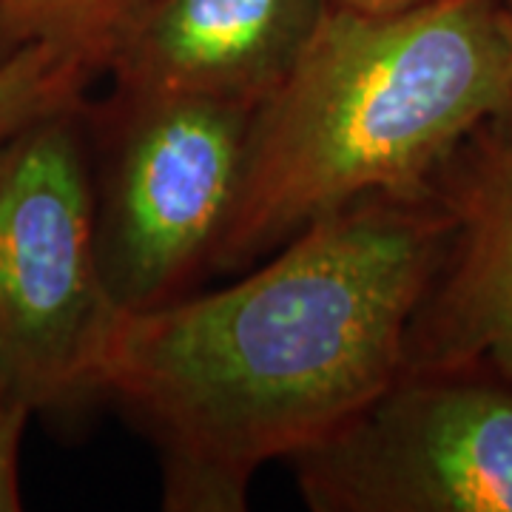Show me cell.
<instances>
[{
  "instance_id": "277c9868",
  "label": "cell",
  "mask_w": 512,
  "mask_h": 512,
  "mask_svg": "<svg viewBox=\"0 0 512 512\" xmlns=\"http://www.w3.org/2000/svg\"><path fill=\"white\" fill-rule=\"evenodd\" d=\"M251 114L205 97L109 94L86 103L97 256L120 313L165 305L208 274Z\"/></svg>"
},
{
  "instance_id": "3957f363",
  "label": "cell",
  "mask_w": 512,
  "mask_h": 512,
  "mask_svg": "<svg viewBox=\"0 0 512 512\" xmlns=\"http://www.w3.org/2000/svg\"><path fill=\"white\" fill-rule=\"evenodd\" d=\"M117 319L97 256L83 100L0 140V390L32 413L97 396Z\"/></svg>"
},
{
  "instance_id": "30bf717a",
  "label": "cell",
  "mask_w": 512,
  "mask_h": 512,
  "mask_svg": "<svg viewBox=\"0 0 512 512\" xmlns=\"http://www.w3.org/2000/svg\"><path fill=\"white\" fill-rule=\"evenodd\" d=\"M35 413L0 390V512H18L20 504V444Z\"/></svg>"
},
{
  "instance_id": "52a82bcc",
  "label": "cell",
  "mask_w": 512,
  "mask_h": 512,
  "mask_svg": "<svg viewBox=\"0 0 512 512\" xmlns=\"http://www.w3.org/2000/svg\"><path fill=\"white\" fill-rule=\"evenodd\" d=\"M328 9V0H151L106 66L111 94L256 109L291 74Z\"/></svg>"
},
{
  "instance_id": "8992f818",
  "label": "cell",
  "mask_w": 512,
  "mask_h": 512,
  "mask_svg": "<svg viewBox=\"0 0 512 512\" xmlns=\"http://www.w3.org/2000/svg\"><path fill=\"white\" fill-rule=\"evenodd\" d=\"M430 188L453 220L402 367L490 365L512 376V117L478 126Z\"/></svg>"
},
{
  "instance_id": "8fae6325",
  "label": "cell",
  "mask_w": 512,
  "mask_h": 512,
  "mask_svg": "<svg viewBox=\"0 0 512 512\" xmlns=\"http://www.w3.org/2000/svg\"><path fill=\"white\" fill-rule=\"evenodd\" d=\"M330 9H345L356 15H399L419 6H430L436 0H328Z\"/></svg>"
},
{
  "instance_id": "7c38bea8",
  "label": "cell",
  "mask_w": 512,
  "mask_h": 512,
  "mask_svg": "<svg viewBox=\"0 0 512 512\" xmlns=\"http://www.w3.org/2000/svg\"><path fill=\"white\" fill-rule=\"evenodd\" d=\"M501 3V9H504V15H507V20H510L512 26V0H498Z\"/></svg>"
},
{
  "instance_id": "6da1fadb",
  "label": "cell",
  "mask_w": 512,
  "mask_h": 512,
  "mask_svg": "<svg viewBox=\"0 0 512 512\" xmlns=\"http://www.w3.org/2000/svg\"><path fill=\"white\" fill-rule=\"evenodd\" d=\"M450 234L433 188L370 194L220 291L120 313L97 396L151 441L163 510L242 512L259 467L291 461L384 390Z\"/></svg>"
},
{
  "instance_id": "5b68a950",
  "label": "cell",
  "mask_w": 512,
  "mask_h": 512,
  "mask_svg": "<svg viewBox=\"0 0 512 512\" xmlns=\"http://www.w3.org/2000/svg\"><path fill=\"white\" fill-rule=\"evenodd\" d=\"M291 464L313 512H512V376L402 367Z\"/></svg>"
},
{
  "instance_id": "7a4b0ae2",
  "label": "cell",
  "mask_w": 512,
  "mask_h": 512,
  "mask_svg": "<svg viewBox=\"0 0 512 512\" xmlns=\"http://www.w3.org/2000/svg\"><path fill=\"white\" fill-rule=\"evenodd\" d=\"M495 117H512V26L498 0H436L399 15L328 9L251 114L208 274L245 271L362 197L427 191Z\"/></svg>"
},
{
  "instance_id": "ba28073f",
  "label": "cell",
  "mask_w": 512,
  "mask_h": 512,
  "mask_svg": "<svg viewBox=\"0 0 512 512\" xmlns=\"http://www.w3.org/2000/svg\"><path fill=\"white\" fill-rule=\"evenodd\" d=\"M151 0H0V60L49 46L86 72H106L117 43Z\"/></svg>"
},
{
  "instance_id": "9c48e42d",
  "label": "cell",
  "mask_w": 512,
  "mask_h": 512,
  "mask_svg": "<svg viewBox=\"0 0 512 512\" xmlns=\"http://www.w3.org/2000/svg\"><path fill=\"white\" fill-rule=\"evenodd\" d=\"M94 80L49 46H26L0 60V140L63 109L80 106Z\"/></svg>"
}]
</instances>
